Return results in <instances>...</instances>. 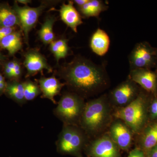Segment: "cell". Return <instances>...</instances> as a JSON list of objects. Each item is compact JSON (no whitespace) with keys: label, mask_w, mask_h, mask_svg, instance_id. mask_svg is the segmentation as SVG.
Segmentation results:
<instances>
[{"label":"cell","mask_w":157,"mask_h":157,"mask_svg":"<svg viewBox=\"0 0 157 157\" xmlns=\"http://www.w3.org/2000/svg\"><path fill=\"white\" fill-rule=\"evenodd\" d=\"M60 73L71 87L86 95L101 92L109 84L105 68L84 58H75L62 67Z\"/></svg>","instance_id":"6da1fadb"},{"label":"cell","mask_w":157,"mask_h":157,"mask_svg":"<svg viewBox=\"0 0 157 157\" xmlns=\"http://www.w3.org/2000/svg\"><path fill=\"white\" fill-rule=\"evenodd\" d=\"M114 110L104 94L85 103L79 125L87 135L98 137L107 132L114 119Z\"/></svg>","instance_id":"7a4b0ae2"},{"label":"cell","mask_w":157,"mask_h":157,"mask_svg":"<svg viewBox=\"0 0 157 157\" xmlns=\"http://www.w3.org/2000/svg\"><path fill=\"white\" fill-rule=\"evenodd\" d=\"M153 96L141 89L137 98L123 108L114 109V118L124 122L134 132L138 135L149 122V106Z\"/></svg>","instance_id":"3957f363"},{"label":"cell","mask_w":157,"mask_h":157,"mask_svg":"<svg viewBox=\"0 0 157 157\" xmlns=\"http://www.w3.org/2000/svg\"><path fill=\"white\" fill-rule=\"evenodd\" d=\"M85 105L80 96L73 93H67L61 98L56 109L58 115L66 125L79 124Z\"/></svg>","instance_id":"277c9868"},{"label":"cell","mask_w":157,"mask_h":157,"mask_svg":"<svg viewBox=\"0 0 157 157\" xmlns=\"http://www.w3.org/2000/svg\"><path fill=\"white\" fill-rule=\"evenodd\" d=\"M82 129L76 125H66L60 135L58 149L65 154L81 157L80 152L86 144V137Z\"/></svg>","instance_id":"5b68a950"},{"label":"cell","mask_w":157,"mask_h":157,"mask_svg":"<svg viewBox=\"0 0 157 157\" xmlns=\"http://www.w3.org/2000/svg\"><path fill=\"white\" fill-rule=\"evenodd\" d=\"M157 48L148 42L137 43L129 55L130 69H157Z\"/></svg>","instance_id":"8992f818"},{"label":"cell","mask_w":157,"mask_h":157,"mask_svg":"<svg viewBox=\"0 0 157 157\" xmlns=\"http://www.w3.org/2000/svg\"><path fill=\"white\" fill-rule=\"evenodd\" d=\"M141 88L129 78L120 83L108 94L109 102L114 109L126 107L137 98Z\"/></svg>","instance_id":"52a82bcc"},{"label":"cell","mask_w":157,"mask_h":157,"mask_svg":"<svg viewBox=\"0 0 157 157\" xmlns=\"http://www.w3.org/2000/svg\"><path fill=\"white\" fill-rule=\"evenodd\" d=\"M86 149L89 157H122L121 150L107 132L94 137Z\"/></svg>","instance_id":"ba28073f"},{"label":"cell","mask_w":157,"mask_h":157,"mask_svg":"<svg viewBox=\"0 0 157 157\" xmlns=\"http://www.w3.org/2000/svg\"><path fill=\"white\" fill-rule=\"evenodd\" d=\"M106 132L121 150L128 151L134 143V132L119 119L114 118Z\"/></svg>","instance_id":"9c48e42d"},{"label":"cell","mask_w":157,"mask_h":157,"mask_svg":"<svg viewBox=\"0 0 157 157\" xmlns=\"http://www.w3.org/2000/svg\"><path fill=\"white\" fill-rule=\"evenodd\" d=\"M48 5L42 4L36 8H31L25 6L20 7L15 3L14 10L19 18L20 25L23 32L27 43L28 42L29 34L38 21L42 11L47 8Z\"/></svg>","instance_id":"30bf717a"},{"label":"cell","mask_w":157,"mask_h":157,"mask_svg":"<svg viewBox=\"0 0 157 157\" xmlns=\"http://www.w3.org/2000/svg\"><path fill=\"white\" fill-rule=\"evenodd\" d=\"M128 78L154 97L157 96V69H136L130 70Z\"/></svg>","instance_id":"8fae6325"},{"label":"cell","mask_w":157,"mask_h":157,"mask_svg":"<svg viewBox=\"0 0 157 157\" xmlns=\"http://www.w3.org/2000/svg\"><path fill=\"white\" fill-rule=\"evenodd\" d=\"M135 147L143 151L146 155L157 145V120L150 121L134 138Z\"/></svg>","instance_id":"7c38bea8"},{"label":"cell","mask_w":157,"mask_h":157,"mask_svg":"<svg viewBox=\"0 0 157 157\" xmlns=\"http://www.w3.org/2000/svg\"><path fill=\"white\" fill-rule=\"evenodd\" d=\"M24 56V65L27 71V77L34 76L43 70H48L49 72L52 71L46 59L38 51H29Z\"/></svg>","instance_id":"4fadbf2b"},{"label":"cell","mask_w":157,"mask_h":157,"mask_svg":"<svg viewBox=\"0 0 157 157\" xmlns=\"http://www.w3.org/2000/svg\"><path fill=\"white\" fill-rule=\"evenodd\" d=\"M59 12L62 20L73 32L77 33V27L82 24V21L80 14L73 6V1L63 4Z\"/></svg>","instance_id":"5bb4252c"},{"label":"cell","mask_w":157,"mask_h":157,"mask_svg":"<svg viewBox=\"0 0 157 157\" xmlns=\"http://www.w3.org/2000/svg\"><path fill=\"white\" fill-rule=\"evenodd\" d=\"M39 88L42 93V98L49 99L54 104L56 103L54 97L58 94L65 83H62L55 76L42 77L39 80Z\"/></svg>","instance_id":"9a60e30c"},{"label":"cell","mask_w":157,"mask_h":157,"mask_svg":"<svg viewBox=\"0 0 157 157\" xmlns=\"http://www.w3.org/2000/svg\"><path fill=\"white\" fill-rule=\"evenodd\" d=\"M110 45L109 36L105 31L98 29L91 38L90 47L92 51L99 56H103L107 53Z\"/></svg>","instance_id":"2e32d148"},{"label":"cell","mask_w":157,"mask_h":157,"mask_svg":"<svg viewBox=\"0 0 157 157\" xmlns=\"http://www.w3.org/2000/svg\"><path fill=\"white\" fill-rule=\"evenodd\" d=\"M22 45L21 34L16 31L5 37L0 42V47L8 51L10 55H13L20 50Z\"/></svg>","instance_id":"e0dca14e"},{"label":"cell","mask_w":157,"mask_h":157,"mask_svg":"<svg viewBox=\"0 0 157 157\" xmlns=\"http://www.w3.org/2000/svg\"><path fill=\"white\" fill-rule=\"evenodd\" d=\"M107 6L103 1L100 0H89L84 6L78 8L82 15L86 17H98L101 12L108 9Z\"/></svg>","instance_id":"ac0fdd59"},{"label":"cell","mask_w":157,"mask_h":157,"mask_svg":"<svg viewBox=\"0 0 157 157\" xmlns=\"http://www.w3.org/2000/svg\"><path fill=\"white\" fill-rule=\"evenodd\" d=\"M17 25H20V22L14 9L0 6V27H13Z\"/></svg>","instance_id":"d6986e66"},{"label":"cell","mask_w":157,"mask_h":157,"mask_svg":"<svg viewBox=\"0 0 157 157\" xmlns=\"http://www.w3.org/2000/svg\"><path fill=\"white\" fill-rule=\"evenodd\" d=\"M56 20V19L53 16H48L45 18L44 23L39 31L38 34L39 38L45 45L50 44L54 41L53 27Z\"/></svg>","instance_id":"ffe728a7"},{"label":"cell","mask_w":157,"mask_h":157,"mask_svg":"<svg viewBox=\"0 0 157 157\" xmlns=\"http://www.w3.org/2000/svg\"><path fill=\"white\" fill-rule=\"evenodd\" d=\"M50 49L57 62H58L60 59L64 58L69 54L67 41L64 39L54 40L50 43Z\"/></svg>","instance_id":"44dd1931"},{"label":"cell","mask_w":157,"mask_h":157,"mask_svg":"<svg viewBox=\"0 0 157 157\" xmlns=\"http://www.w3.org/2000/svg\"><path fill=\"white\" fill-rule=\"evenodd\" d=\"M6 90L11 98L18 103H23L25 101L23 82L16 81L7 84Z\"/></svg>","instance_id":"7402d4cb"},{"label":"cell","mask_w":157,"mask_h":157,"mask_svg":"<svg viewBox=\"0 0 157 157\" xmlns=\"http://www.w3.org/2000/svg\"><path fill=\"white\" fill-rule=\"evenodd\" d=\"M23 84L25 101H32L40 94V88L33 82L27 81Z\"/></svg>","instance_id":"603a6c76"},{"label":"cell","mask_w":157,"mask_h":157,"mask_svg":"<svg viewBox=\"0 0 157 157\" xmlns=\"http://www.w3.org/2000/svg\"><path fill=\"white\" fill-rule=\"evenodd\" d=\"M149 122L157 120V96L153 97L149 106Z\"/></svg>","instance_id":"cb8c5ba5"},{"label":"cell","mask_w":157,"mask_h":157,"mask_svg":"<svg viewBox=\"0 0 157 157\" xmlns=\"http://www.w3.org/2000/svg\"><path fill=\"white\" fill-rule=\"evenodd\" d=\"M15 28L14 27H0V42L5 37L15 32Z\"/></svg>","instance_id":"d4e9b609"},{"label":"cell","mask_w":157,"mask_h":157,"mask_svg":"<svg viewBox=\"0 0 157 157\" xmlns=\"http://www.w3.org/2000/svg\"><path fill=\"white\" fill-rule=\"evenodd\" d=\"M128 157H147V155L143 151L135 147L130 151Z\"/></svg>","instance_id":"484cf974"},{"label":"cell","mask_w":157,"mask_h":157,"mask_svg":"<svg viewBox=\"0 0 157 157\" xmlns=\"http://www.w3.org/2000/svg\"><path fill=\"white\" fill-rule=\"evenodd\" d=\"M22 69L21 66L18 62H16L15 67L12 72V78H19L21 75Z\"/></svg>","instance_id":"4316f807"},{"label":"cell","mask_w":157,"mask_h":157,"mask_svg":"<svg viewBox=\"0 0 157 157\" xmlns=\"http://www.w3.org/2000/svg\"><path fill=\"white\" fill-rule=\"evenodd\" d=\"M146 155L147 157H157V145L152 148Z\"/></svg>","instance_id":"83f0119b"},{"label":"cell","mask_w":157,"mask_h":157,"mask_svg":"<svg viewBox=\"0 0 157 157\" xmlns=\"http://www.w3.org/2000/svg\"><path fill=\"white\" fill-rule=\"evenodd\" d=\"M89 0H75L73 1V2L75 3L76 5L78 6V8L84 6L86 3L89 2Z\"/></svg>","instance_id":"f1b7e54d"},{"label":"cell","mask_w":157,"mask_h":157,"mask_svg":"<svg viewBox=\"0 0 157 157\" xmlns=\"http://www.w3.org/2000/svg\"><path fill=\"white\" fill-rule=\"evenodd\" d=\"M17 2L20 3H21V4H23V5H25L26 6L29 3H30L31 1H29V0H18V1H17Z\"/></svg>","instance_id":"f546056e"},{"label":"cell","mask_w":157,"mask_h":157,"mask_svg":"<svg viewBox=\"0 0 157 157\" xmlns=\"http://www.w3.org/2000/svg\"><path fill=\"white\" fill-rule=\"evenodd\" d=\"M5 82V79L2 75L0 73V82Z\"/></svg>","instance_id":"4dcf8cb0"},{"label":"cell","mask_w":157,"mask_h":157,"mask_svg":"<svg viewBox=\"0 0 157 157\" xmlns=\"http://www.w3.org/2000/svg\"><path fill=\"white\" fill-rule=\"evenodd\" d=\"M156 54H157V50H156Z\"/></svg>","instance_id":"1f68e13d"},{"label":"cell","mask_w":157,"mask_h":157,"mask_svg":"<svg viewBox=\"0 0 157 157\" xmlns=\"http://www.w3.org/2000/svg\"><path fill=\"white\" fill-rule=\"evenodd\" d=\"M82 157L81 156V157Z\"/></svg>","instance_id":"d6a6232c"}]
</instances>
